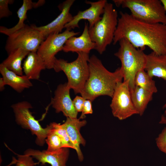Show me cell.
<instances>
[{"instance_id": "6da1fadb", "label": "cell", "mask_w": 166, "mask_h": 166, "mask_svg": "<svg viewBox=\"0 0 166 166\" xmlns=\"http://www.w3.org/2000/svg\"><path fill=\"white\" fill-rule=\"evenodd\" d=\"M120 14L113 45L126 39L137 49L144 50L147 46L157 55L166 54V25L142 22L121 11Z\"/></svg>"}, {"instance_id": "7a4b0ae2", "label": "cell", "mask_w": 166, "mask_h": 166, "mask_svg": "<svg viewBox=\"0 0 166 166\" xmlns=\"http://www.w3.org/2000/svg\"><path fill=\"white\" fill-rule=\"evenodd\" d=\"M89 74L83 89L80 94L85 100L91 101L101 96L112 97L117 84L123 79L121 67L114 72L108 70L101 61L92 55L88 62Z\"/></svg>"}, {"instance_id": "3957f363", "label": "cell", "mask_w": 166, "mask_h": 166, "mask_svg": "<svg viewBox=\"0 0 166 166\" xmlns=\"http://www.w3.org/2000/svg\"><path fill=\"white\" fill-rule=\"evenodd\" d=\"M117 6L128 9L135 18L151 24L166 25V11L161 0H113Z\"/></svg>"}, {"instance_id": "277c9868", "label": "cell", "mask_w": 166, "mask_h": 166, "mask_svg": "<svg viewBox=\"0 0 166 166\" xmlns=\"http://www.w3.org/2000/svg\"><path fill=\"white\" fill-rule=\"evenodd\" d=\"M119 43L120 47L114 55L121 62L123 81H129L131 91L135 87L136 74L140 70L144 69L146 54L144 50L136 48L126 39H121Z\"/></svg>"}, {"instance_id": "5b68a950", "label": "cell", "mask_w": 166, "mask_h": 166, "mask_svg": "<svg viewBox=\"0 0 166 166\" xmlns=\"http://www.w3.org/2000/svg\"><path fill=\"white\" fill-rule=\"evenodd\" d=\"M77 53V58L71 62L57 59L53 68L56 72L63 71L64 73L68 79L67 86L73 89L75 94L81 93L89 74V54L84 52Z\"/></svg>"}, {"instance_id": "8992f818", "label": "cell", "mask_w": 166, "mask_h": 166, "mask_svg": "<svg viewBox=\"0 0 166 166\" xmlns=\"http://www.w3.org/2000/svg\"><path fill=\"white\" fill-rule=\"evenodd\" d=\"M118 13L113 4L108 2L101 20L89 28L90 37L96 45V49L102 54L113 42L118 24Z\"/></svg>"}, {"instance_id": "52a82bcc", "label": "cell", "mask_w": 166, "mask_h": 166, "mask_svg": "<svg viewBox=\"0 0 166 166\" xmlns=\"http://www.w3.org/2000/svg\"><path fill=\"white\" fill-rule=\"evenodd\" d=\"M11 107L17 123L23 128L30 130L33 135L36 136L35 143L38 145H43L49 131V125L44 128L41 126L38 121L32 115L30 110L32 106L27 101L18 102L12 105Z\"/></svg>"}, {"instance_id": "ba28073f", "label": "cell", "mask_w": 166, "mask_h": 166, "mask_svg": "<svg viewBox=\"0 0 166 166\" xmlns=\"http://www.w3.org/2000/svg\"><path fill=\"white\" fill-rule=\"evenodd\" d=\"M8 36L5 47L8 54L18 49L37 52L46 38L38 30L27 24Z\"/></svg>"}, {"instance_id": "9c48e42d", "label": "cell", "mask_w": 166, "mask_h": 166, "mask_svg": "<svg viewBox=\"0 0 166 166\" xmlns=\"http://www.w3.org/2000/svg\"><path fill=\"white\" fill-rule=\"evenodd\" d=\"M80 32L66 30L62 33L48 35L40 45L37 54L43 60L46 69H53L57 58L55 55L62 50L64 45L69 38L77 35Z\"/></svg>"}, {"instance_id": "30bf717a", "label": "cell", "mask_w": 166, "mask_h": 166, "mask_svg": "<svg viewBox=\"0 0 166 166\" xmlns=\"http://www.w3.org/2000/svg\"><path fill=\"white\" fill-rule=\"evenodd\" d=\"M112 98L110 107L115 117L123 120L138 114L131 98L128 80L117 84Z\"/></svg>"}, {"instance_id": "8fae6325", "label": "cell", "mask_w": 166, "mask_h": 166, "mask_svg": "<svg viewBox=\"0 0 166 166\" xmlns=\"http://www.w3.org/2000/svg\"><path fill=\"white\" fill-rule=\"evenodd\" d=\"M107 2L106 0H100L96 2L86 1L85 2L90 5V7L84 11H79L73 16L71 21L64 26L66 29L71 30L75 28H79V22L81 20H87L89 22V28L93 27L102 18L101 15L103 14L104 8Z\"/></svg>"}, {"instance_id": "7c38bea8", "label": "cell", "mask_w": 166, "mask_h": 166, "mask_svg": "<svg viewBox=\"0 0 166 166\" xmlns=\"http://www.w3.org/2000/svg\"><path fill=\"white\" fill-rule=\"evenodd\" d=\"M75 0H66L60 4L58 7L61 11L58 16L48 24L40 26L31 25L38 30L46 38L51 34H59L64 28L65 25L72 21L73 16L69 10Z\"/></svg>"}, {"instance_id": "4fadbf2b", "label": "cell", "mask_w": 166, "mask_h": 166, "mask_svg": "<svg viewBox=\"0 0 166 166\" xmlns=\"http://www.w3.org/2000/svg\"><path fill=\"white\" fill-rule=\"evenodd\" d=\"M70 89L67 83L59 85L51 100V105L56 113L61 112L67 117L76 118L78 113L75 109L70 97Z\"/></svg>"}, {"instance_id": "5bb4252c", "label": "cell", "mask_w": 166, "mask_h": 166, "mask_svg": "<svg viewBox=\"0 0 166 166\" xmlns=\"http://www.w3.org/2000/svg\"><path fill=\"white\" fill-rule=\"evenodd\" d=\"M24 154L31 156L43 164L48 163L51 166H66L69 151L67 148L52 152L29 149L26 150Z\"/></svg>"}, {"instance_id": "9a60e30c", "label": "cell", "mask_w": 166, "mask_h": 166, "mask_svg": "<svg viewBox=\"0 0 166 166\" xmlns=\"http://www.w3.org/2000/svg\"><path fill=\"white\" fill-rule=\"evenodd\" d=\"M96 45L92 40L89 33L88 24L86 22L83 32L78 37H71L66 41L62 50L65 52H84L89 54L96 49Z\"/></svg>"}, {"instance_id": "2e32d148", "label": "cell", "mask_w": 166, "mask_h": 166, "mask_svg": "<svg viewBox=\"0 0 166 166\" xmlns=\"http://www.w3.org/2000/svg\"><path fill=\"white\" fill-rule=\"evenodd\" d=\"M86 123L85 120L81 121L79 118L67 117L66 120L63 124L69 139L75 147L78 160L80 162L83 161L84 156L80 145L85 146L86 141L81 134L80 130Z\"/></svg>"}, {"instance_id": "e0dca14e", "label": "cell", "mask_w": 166, "mask_h": 166, "mask_svg": "<svg viewBox=\"0 0 166 166\" xmlns=\"http://www.w3.org/2000/svg\"><path fill=\"white\" fill-rule=\"evenodd\" d=\"M145 71L152 77H155L166 81V54L157 55L152 52L146 55Z\"/></svg>"}, {"instance_id": "ac0fdd59", "label": "cell", "mask_w": 166, "mask_h": 166, "mask_svg": "<svg viewBox=\"0 0 166 166\" xmlns=\"http://www.w3.org/2000/svg\"><path fill=\"white\" fill-rule=\"evenodd\" d=\"M0 72L6 85H9L18 93H21L25 89L33 86L30 80L25 75H19L2 63L0 64Z\"/></svg>"}, {"instance_id": "d6986e66", "label": "cell", "mask_w": 166, "mask_h": 166, "mask_svg": "<svg viewBox=\"0 0 166 166\" xmlns=\"http://www.w3.org/2000/svg\"><path fill=\"white\" fill-rule=\"evenodd\" d=\"M22 69L30 80H38L42 71L46 68L43 60L37 52H30L24 61Z\"/></svg>"}, {"instance_id": "ffe728a7", "label": "cell", "mask_w": 166, "mask_h": 166, "mask_svg": "<svg viewBox=\"0 0 166 166\" xmlns=\"http://www.w3.org/2000/svg\"><path fill=\"white\" fill-rule=\"evenodd\" d=\"M130 93L132 101L138 114L143 115L148 103L152 99L153 93L136 86L130 91Z\"/></svg>"}, {"instance_id": "44dd1931", "label": "cell", "mask_w": 166, "mask_h": 166, "mask_svg": "<svg viewBox=\"0 0 166 166\" xmlns=\"http://www.w3.org/2000/svg\"><path fill=\"white\" fill-rule=\"evenodd\" d=\"M30 52L22 49H15L9 54L7 57L1 63L8 69L17 74L23 75L22 61Z\"/></svg>"}, {"instance_id": "7402d4cb", "label": "cell", "mask_w": 166, "mask_h": 166, "mask_svg": "<svg viewBox=\"0 0 166 166\" xmlns=\"http://www.w3.org/2000/svg\"><path fill=\"white\" fill-rule=\"evenodd\" d=\"M37 2H33L31 0H23L22 6L18 9L17 14L19 20L16 25L8 28L4 26H0V32L8 36L23 27L25 25L24 21L26 19L27 11L33 8L38 7Z\"/></svg>"}, {"instance_id": "603a6c76", "label": "cell", "mask_w": 166, "mask_h": 166, "mask_svg": "<svg viewBox=\"0 0 166 166\" xmlns=\"http://www.w3.org/2000/svg\"><path fill=\"white\" fill-rule=\"evenodd\" d=\"M135 86L140 87L152 93L157 92L155 81L144 69L138 71L135 78Z\"/></svg>"}, {"instance_id": "cb8c5ba5", "label": "cell", "mask_w": 166, "mask_h": 166, "mask_svg": "<svg viewBox=\"0 0 166 166\" xmlns=\"http://www.w3.org/2000/svg\"><path fill=\"white\" fill-rule=\"evenodd\" d=\"M49 125L50 131L58 135L61 138L63 148H71L75 150V147L71 142L67 131L63 124L56 122L51 123Z\"/></svg>"}, {"instance_id": "d4e9b609", "label": "cell", "mask_w": 166, "mask_h": 166, "mask_svg": "<svg viewBox=\"0 0 166 166\" xmlns=\"http://www.w3.org/2000/svg\"><path fill=\"white\" fill-rule=\"evenodd\" d=\"M45 142L48 145L46 150L48 151H53L63 148L60 137L57 134L50 132V130Z\"/></svg>"}, {"instance_id": "484cf974", "label": "cell", "mask_w": 166, "mask_h": 166, "mask_svg": "<svg viewBox=\"0 0 166 166\" xmlns=\"http://www.w3.org/2000/svg\"><path fill=\"white\" fill-rule=\"evenodd\" d=\"M18 159L16 162V166H34L33 157L29 155L25 154H18Z\"/></svg>"}, {"instance_id": "4316f807", "label": "cell", "mask_w": 166, "mask_h": 166, "mask_svg": "<svg viewBox=\"0 0 166 166\" xmlns=\"http://www.w3.org/2000/svg\"><path fill=\"white\" fill-rule=\"evenodd\" d=\"M13 0H0V18L8 17L11 15L12 12L9 10L8 5L13 4Z\"/></svg>"}, {"instance_id": "83f0119b", "label": "cell", "mask_w": 166, "mask_h": 166, "mask_svg": "<svg viewBox=\"0 0 166 166\" xmlns=\"http://www.w3.org/2000/svg\"><path fill=\"white\" fill-rule=\"evenodd\" d=\"M159 149L166 154V127H164L156 139Z\"/></svg>"}, {"instance_id": "f1b7e54d", "label": "cell", "mask_w": 166, "mask_h": 166, "mask_svg": "<svg viewBox=\"0 0 166 166\" xmlns=\"http://www.w3.org/2000/svg\"><path fill=\"white\" fill-rule=\"evenodd\" d=\"M92 102L89 100H85L82 113L79 118L80 119L85 118L86 114H92L93 113Z\"/></svg>"}, {"instance_id": "f546056e", "label": "cell", "mask_w": 166, "mask_h": 166, "mask_svg": "<svg viewBox=\"0 0 166 166\" xmlns=\"http://www.w3.org/2000/svg\"><path fill=\"white\" fill-rule=\"evenodd\" d=\"M85 100L82 97L77 96L73 101L74 107L78 113L82 112Z\"/></svg>"}, {"instance_id": "4dcf8cb0", "label": "cell", "mask_w": 166, "mask_h": 166, "mask_svg": "<svg viewBox=\"0 0 166 166\" xmlns=\"http://www.w3.org/2000/svg\"><path fill=\"white\" fill-rule=\"evenodd\" d=\"M162 109L163 112L159 123L160 124H166V103L163 105Z\"/></svg>"}, {"instance_id": "1f68e13d", "label": "cell", "mask_w": 166, "mask_h": 166, "mask_svg": "<svg viewBox=\"0 0 166 166\" xmlns=\"http://www.w3.org/2000/svg\"><path fill=\"white\" fill-rule=\"evenodd\" d=\"M6 85L2 77L0 78V90L2 91L4 90Z\"/></svg>"}, {"instance_id": "d6a6232c", "label": "cell", "mask_w": 166, "mask_h": 166, "mask_svg": "<svg viewBox=\"0 0 166 166\" xmlns=\"http://www.w3.org/2000/svg\"><path fill=\"white\" fill-rule=\"evenodd\" d=\"M161 1L164 6L166 11V0H161Z\"/></svg>"}]
</instances>
